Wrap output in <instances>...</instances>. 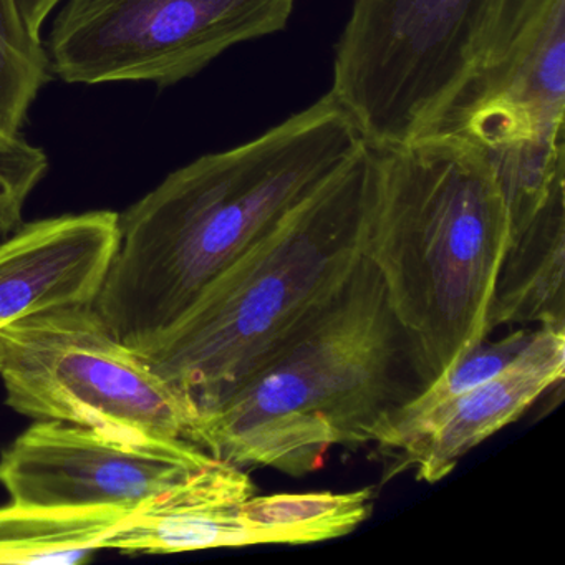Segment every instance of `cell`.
<instances>
[{
  "label": "cell",
  "instance_id": "e0dca14e",
  "mask_svg": "<svg viewBox=\"0 0 565 565\" xmlns=\"http://www.w3.org/2000/svg\"><path fill=\"white\" fill-rule=\"evenodd\" d=\"M49 158L42 148L0 130V234L9 236L22 226V214L32 191L44 180Z\"/></svg>",
  "mask_w": 565,
  "mask_h": 565
},
{
  "label": "cell",
  "instance_id": "4fadbf2b",
  "mask_svg": "<svg viewBox=\"0 0 565 565\" xmlns=\"http://www.w3.org/2000/svg\"><path fill=\"white\" fill-rule=\"evenodd\" d=\"M531 326L565 330V177L509 241L489 302L488 335Z\"/></svg>",
  "mask_w": 565,
  "mask_h": 565
},
{
  "label": "cell",
  "instance_id": "8992f818",
  "mask_svg": "<svg viewBox=\"0 0 565 565\" xmlns=\"http://www.w3.org/2000/svg\"><path fill=\"white\" fill-rule=\"evenodd\" d=\"M6 403L35 422H62L134 441H190L194 412L94 303L32 313L0 329Z\"/></svg>",
  "mask_w": 565,
  "mask_h": 565
},
{
  "label": "cell",
  "instance_id": "ba28073f",
  "mask_svg": "<svg viewBox=\"0 0 565 565\" xmlns=\"http://www.w3.org/2000/svg\"><path fill=\"white\" fill-rule=\"evenodd\" d=\"M564 115L565 0H554L426 135H456L484 153L504 193L511 241L565 177Z\"/></svg>",
  "mask_w": 565,
  "mask_h": 565
},
{
  "label": "cell",
  "instance_id": "5bb4252c",
  "mask_svg": "<svg viewBox=\"0 0 565 565\" xmlns=\"http://www.w3.org/2000/svg\"><path fill=\"white\" fill-rule=\"evenodd\" d=\"M120 509L0 508V564L72 565L104 548L125 521Z\"/></svg>",
  "mask_w": 565,
  "mask_h": 565
},
{
  "label": "cell",
  "instance_id": "9a60e30c",
  "mask_svg": "<svg viewBox=\"0 0 565 565\" xmlns=\"http://www.w3.org/2000/svg\"><path fill=\"white\" fill-rule=\"evenodd\" d=\"M534 332L535 329L519 327L498 342H489L484 339L472 347L445 375L429 383L422 393L409 399L396 413L388 433L376 448L383 455L390 456L395 452L422 419L501 373L527 347Z\"/></svg>",
  "mask_w": 565,
  "mask_h": 565
},
{
  "label": "cell",
  "instance_id": "5b68a950",
  "mask_svg": "<svg viewBox=\"0 0 565 565\" xmlns=\"http://www.w3.org/2000/svg\"><path fill=\"white\" fill-rule=\"evenodd\" d=\"M554 0H355L330 94L373 148L425 137Z\"/></svg>",
  "mask_w": 565,
  "mask_h": 565
},
{
  "label": "cell",
  "instance_id": "7a4b0ae2",
  "mask_svg": "<svg viewBox=\"0 0 565 565\" xmlns=\"http://www.w3.org/2000/svg\"><path fill=\"white\" fill-rule=\"evenodd\" d=\"M428 385L379 270L362 256L326 302L194 409L191 443L246 471L303 478L333 448L379 446Z\"/></svg>",
  "mask_w": 565,
  "mask_h": 565
},
{
  "label": "cell",
  "instance_id": "6da1fadb",
  "mask_svg": "<svg viewBox=\"0 0 565 565\" xmlns=\"http://www.w3.org/2000/svg\"><path fill=\"white\" fill-rule=\"evenodd\" d=\"M363 143L329 92L254 140L168 174L118 214L95 310L140 352Z\"/></svg>",
  "mask_w": 565,
  "mask_h": 565
},
{
  "label": "cell",
  "instance_id": "52a82bcc",
  "mask_svg": "<svg viewBox=\"0 0 565 565\" xmlns=\"http://www.w3.org/2000/svg\"><path fill=\"white\" fill-rule=\"evenodd\" d=\"M296 0H62L47 42L65 84L170 87L286 31Z\"/></svg>",
  "mask_w": 565,
  "mask_h": 565
},
{
  "label": "cell",
  "instance_id": "8fae6325",
  "mask_svg": "<svg viewBox=\"0 0 565 565\" xmlns=\"http://www.w3.org/2000/svg\"><path fill=\"white\" fill-rule=\"evenodd\" d=\"M118 239V213L22 224L0 243V329L32 313L94 303Z\"/></svg>",
  "mask_w": 565,
  "mask_h": 565
},
{
  "label": "cell",
  "instance_id": "30bf717a",
  "mask_svg": "<svg viewBox=\"0 0 565 565\" xmlns=\"http://www.w3.org/2000/svg\"><path fill=\"white\" fill-rule=\"evenodd\" d=\"M565 376V330L537 327L518 359L501 373L433 412L392 452L385 481L412 471L416 481L438 482L476 446L518 422Z\"/></svg>",
  "mask_w": 565,
  "mask_h": 565
},
{
  "label": "cell",
  "instance_id": "9c48e42d",
  "mask_svg": "<svg viewBox=\"0 0 565 565\" xmlns=\"http://www.w3.org/2000/svg\"><path fill=\"white\" fill-rule=\"evenodd\" d=\"M190 441H134L62 422H34L0 455L14 504L131 514L213 462Z\"/></svg>",
  "mask_w": 565,
  "mask_h": 565
},
{
  "label": "cell",
  "instance_id": "3957f363",
  "mask_svg": "<svg viewBox=\"0 0 565 565\" xmlns=\"http://www.w3.org/2000/svg\"><path fill=\"white\" fill-rule=\"evenodd\" d=\"M509 233L498 177L465 138L431 134L375 148L362 256L379 270L429 383L488 339Z\"/></svg>",
  "mask_w": 565,
  "mask_h": 565
},
{
  "label": "cell",
  "instance_id": "ac0fdd59",
  "mask_svg": "<svg viewBox=\"0 0 565 565\" xmlns=\"http://www.w3.org/2000/svg\"><path fill=\"white\" fill-rule=\"evenodd\" d=\"M19 9L35 35H41L52 12L62 4V0H18Z\"/></svg>",
  "mask_w": 565,
  "mask_h": 565
},
{
  "label": "cell",
  "instance_id": "277c9868",
  "mask_svg": "<svg viewBox=\"0 0 565 565\" xmlns=\"http://www.w3.org/2000/svg\"><path fill=\"white\" fill-rule=\"evenodd\" d=\"M375 148L349 161L140 350L194 409L326 302L362 257Z\"/></svg>",
  "mask_w": 565,
  "mask_h": 565
},
{
  "label": "cell",
  "instance_id": "2e32d148",
  "mask_svg": "<svg viewBox=\"0 0 565 565\" xmlns=\"http://www.w3.org/2000/svg\"><path fill=\"white\" fill-rule=\"evenodd\" d=\"M51 72L47 49L29 29L18 0H0V130L21 134Z\"/></svg>",
  "mask_w": 565,
  "mask_h": 565
},
{
  "label": "cell",
  "instance_id": "7c38bea8",
  "mask_svg": "<svg viewBox=\"0 0 565 565\" xmlns=\"http://www.w3.org/2000/svg\"><path fill=\"white\" fill-rule=\"evenodd\" d=\"M256 492L246 469L213 459L183 484L128 514L104 548L124 554H178L259 545L244 512V501Z\"/></svg>",
  "mask_w": 565,
  "mask_h": 565
}]
</instances>
